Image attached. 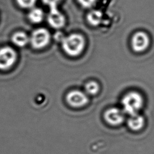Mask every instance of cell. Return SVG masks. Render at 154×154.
Here are the masks:
<instances>
[{"mask_svg":"<svg viewBox=\"0 0 154 154\" xmlns=\"http://www.w3.org/2000/svg\"><path fill=\"white\" fill-rule=\"evenodd\" d=\"M144 118L138 114L131 116L128 120V126L134 131H138L142 128L144 125Z\"/></svg>","mask_w":154,"mask_h":154,"instance_id":"cell-9","label":"cell"},{"mask_svg":"<svg viewBox=\"0 0 154 154\" xmlns=\"http://www.w3.org/2000/svg\"><path fill=\"white\" fill-rule=\"evenodd\" d=\"M48 21L52 27L54 28H60L64 25L66 19L64 16L57 9V8L54 7L50 8Z\"/></svg>","mask_w":154,"mask_h":154,"instance_id":"cell-8","label":"cell"},{"mask_svg":"<svg viewBox=\"0 0 154 154\" xmlns=\"http://www.w3.org/2000/svg\"><path fill=\"white\" fill-rule=\"evenodd\" d=\"M85 45V39L79 34L73 33L62 39V48L69 56L79 55L84 50Z\"/></svg>","mask_w":154,"mask_h":154,"instance_id":"cell-1","label":"cell"},{"mask_svg":"<svg viewBox=\"0 0 154 154\" xmlns=\"http://www.w3.org/2000/svg\"><path fill=\"white\" fill-rule=\"evenodd\" d=\"M17 60L16 51L11 47L0 48V70H7L11 68Z\"/></svg>","mask_w":154,"mask_h":154,"instance_id":"cell-4","label":"cell"},{"mask_svg":"<svg viewBox=\"0 0 154 154\" xmlns=\"http://www.w3.org/2000/svg\"><path fill=\"white\" fill-rule=\"evenodd\" d=\"M11 41L17 46L23 47L28 43L29 38L25 32L18 31L12 35Z\"/></svg>","mask_w":154,"mask_h":154,"instance_id":"cell-10","label":"cell"},{"mask_svg":"<svg viewBox=\"0 0 154 154\" xmlns=\"http://www.w3.org/2000/svg\"><path fill=\"white\" fill-rule=\"evenodd\" d=\"M85 90L87 94L94 95L97 93L99 91V85L96 82L94 81H90L85 85Z\"/></svg>","mask_w":154,"mask_h":154,"instance_id":"cell-13","label":"cell"},{"mask_svg":"<svg viewBox=\"0 0 154 154\" xmlns=\"http://www.w3.org/2000/svg\"><path fill=\"white\" fill-rule=\"evenodd\" d=\"M149 37L147 34L143 31L135 32L131 39V45L135 52H143L145 51L149 45Z\"/></svg>","mask_w":154,"mask_h":154,"instance_id":"cell-5","label":"cell"},{"mask_svg":"<svg viewBox=\"0 0 154 154\" xmlns=\"http://www.w3.org/2000/svg\"><path fill=\"white\" fill-rule=\"evenodd\" d=\"M124 111L130 116L138 113L143 105V99L141 95L135 91L127 93L122 100Z\"/></svg>","mask_w":154,"mask_h":154,"instance_id":"cell-2","label":"cell"},{"mask_svg":"<svg viewBox=\"0 0 154 154\" xmlns=\"http://www.w3.org/2000/svg\"><path fill=\"white\" fill-rule=\"evenodd\" d=\"M50 38V34L47 29L38 28L32 32L29 42H30L32 48L36 49H40L48 45Z\"/></svg>","mask_w":154,"mask_h":154,"instance_id":"cell-3","label":"cell"},{"mask_svg":"<svg viewBox=\"0 0 154 154\" xmlns=\"http://www.w3.org/2000/svg\"><path fill=\"white\" fill-rule=\"evenodd\" d=\"M43 3L46 5H48L49 8H54L57 7L58 4L61 1V0H42Z\"/></svg>","mask_w":154,"mask_h":154,"instance_id":"cell-16","label":"cell"},{"mask_svg":"<svg viewBox=\"0 0 154 154\" xmlns=\"http://www.w3.org/2000/svg\"><path fill=\"white\" fill-rule=\"evenodd\" d=\"M66 100L70 106L78 108L86 105L88 99L84 92L74 90L68 93L66 96Z\"/></svg>","mask_w":154,"mask_h":154,"instance_id":"cell-6","label":"cell"},{"mask_svg":"<svg viewBox=\"0 0 154 154\" xmlns=\"http://www.w3.org/2000/svg\"><path fill=\"white\" fill-rule=\"evenodd\" d=\"M37 0H16L18 5L23 8H30L34 6Z\"/></svg>","mask_w":154,"mask_h":154,"instance_id":"cell-14","label":"cell"},{"mask_svg":"<svg viewBox=\"0 0 154 154\" xmlns=\"http://www.w3.org/2000/svg\"><path fill=\"white\" fill-rule=\"evenodd\" d=\"M105 120L111 125H119L125 119L124 113L117 108H111L107 109L104 114Z\"/></svg>","mask_w":154,"mask_h":154,"instance_id":"cell-7","label":"cell"},{"mask_svg":"<svg viewBox=\"0 0 154 154\" xmlns=\"http://www.w3.org/2000/svg\"><path fill=\"white\" fill-rule=\"evenodd\" d=\"M87 19L88 23L91 25L97 26L102 21V13L99 10H92L88 13Z\"/></svg>","mask_w":154,"mask_h":154,"instance_id":"cell-11","label":"cell"},{"mask_svg":"<svg viewBox=\"0 0 154 154\" xmlns=\"http://www.w3.org/2000/svg\"><path fill=\"white\" fill-rule=\"evenodd\" d=\"M44 16L43 10L38 8H32L28 14V18L29 20L34 23H40Z\"/></svg>","mask_w":154,"mask_h":154,"instance_id":"cell-12","label":"cell"},{"mask_svg":"<svg viewBox=\"0 0 154 154\" xmlns=\"http://www.w3.org/2000/svg\"><path fill=\"white\" fill-rule=\"evenodd\" d=\"M78 3L84 8H90L93 7L97 0H77Z\"/></svg>","mask_w":154,"mask_h":154,"instance_id":"cell-15","label":"cell"}]
</instances>
